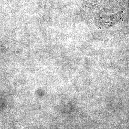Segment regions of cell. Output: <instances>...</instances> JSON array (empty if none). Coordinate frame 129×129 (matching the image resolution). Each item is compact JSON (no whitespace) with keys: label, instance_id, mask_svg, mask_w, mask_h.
Listing matches in <instances>:
<instances>
[]
</instances>
